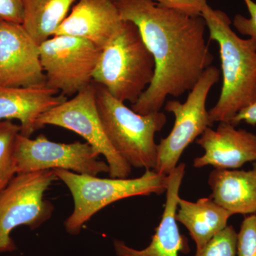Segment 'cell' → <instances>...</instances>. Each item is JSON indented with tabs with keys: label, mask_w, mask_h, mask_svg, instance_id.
<instances>
[{
	"label": "cell",
	"mask_w": 256,
	"mask_h": 256,
	"mask_svg": "<svg viewBox=\"0 0 256 256\" xmlns=\"http://www.w3.org/2000/svg\"><path fill=\"white\" fill-rule=\"evenodd\" d=\"M114 2L121 20L139 28L156 62L152 82L131 108L141 114L159 112L168 96L190 92L212 66L206 23L202 16L178 12L153 0Z\"/></svg>",
	"instance_id": "cell-1"
},
{
	"label": "cell",
	"mask_w": 256,
	"mask_h": 256,
	"mask_svg": "<svg viewBox=\"0 0 256 256\" xmlns=\"http://www.w3.org/2000/svg\"><path fill=\"white\" fill-rule=\"evenodd\" d=\"M210 38L218 44L223 84L220 98L210 111L215 122H232L254 102L256 94V42L239 37L228 15L207 5L202 14Z\"/></svg>",
	"instance_id": "cell-2"
},
{
	"label": "cell",
	"mask_w": 256,
	"mask_h": 256,
	"mask_svg": "<svg viewBox=\"0 0 256 256\" xmlns=\"http://www.w3.org/2000/svg\"><path fill=\"white\" fill-rule=\"evenodd\" d=\"M154 74V57L139 28L132 22L124 21L102 48L92 82L118 100L134 104L150 86Z\"/></svg>",
	"instance_id": "cell-3"
},
{
	"label": "cell",
	"mask_w": 256,
	"mask_h": 256,
	"mask_svg": "<svg viewBox=\"0 0 256 256\" xmlns=\"http://www.w3.org/2000/svg\"><path fill=\"white\" fill-rule=\"evenodd\" d=\"M94 84L99 116L114 150L131 166L156 170L158 144L154 138L166 124L165 114H138L105 88Z\"/></svg>",
	"instance_id": "cell-4"
},
{
	"label": "cell",
	"mask_w": 256,
	"mask_h": 256,
	"mask_svg": "<svg viewBox=\"0 0 256 256\" xmlns=\"http://www.w3.org/2000/svg\"><path fill=\"white\" fill-rule=\"evenodd\" d=\"M54 170L73 197V212L64 223L67 233L72 236L80 234L96 214L111 204L129 197L160 195L168 188V175L153 170H146L142 176L134 178H102L68 170Z\"/></svg>",
	"instance_id": "cell-5"
},
{
	"label": "cell",
	"mask_w": 256,
	"mask_h": 256,
	"mask_svg": "<svg viewBox=\"0 0 256 256\" xmlns=\"http://www.w3.org/2000/svg\"><path fill=\"white\" fill-rule=\"evenodd\" d=\"M56 180L54 170L18 174L0 194V255L16 250L11 237L15 228L34 230L50 220L54 207L44 194Z\"/></svg>",
	"instance_id": "cell-6"
},
{
	"label": "cell",
	"mask_w": 256,
	"mask_h": 256,
	"mask_svg": "<svg viewBox=\"0 0 256 256\" xmlns=\"http://www.w3.org/2000/svg\"><path fill=\"white\" fill-rule=\"evenodd\" d=\"M220 70L210 66L204 70L184 102L176 100L164 104V110L174 116V124L168 137L158 144L156 171L169 175L178 166L184 152L208 128L213 126L206 110L212 88L220 80Z\"/></svg>",
	"instance_id": "cell-7"
},
{
	"label": "cell",
	"mask_w": 256,
	"mask_h": 256,
	"mask_svg": "<svg viewBox=\"0 0 256 256\" xmlns=\"http://www.w3.org/2000/svg\"><path fill=\"white\" fill-rule=\"evenodd\" d=\"M40 128L54 126L77 133L104 156L111 178H128L132 166L114 150L108 138L96 104L95 84L90 85L38 118Z\"/></svg>",
	"instance_id": "cell-8"
},
{
	"label": "cell",
	"mask_w": 256,
	"mask_h": 256,
	"mask_svg": "<svg viewBox=\"0 0 256 256\" xmlns=\"http://www.w3.org/2000/svg\"><path fill=\"white\" fill-rule=\"evenodd\" d=\"M100 48L78 37L55 35L40 46L46 87L65 96H75L92 82Z\"/></svg>",
	"instance_id": "cell-9"
},
{
	"label": "cell",
	"mask_w": 256,
	"mask_h": 256,
	"mask_svg": "<svg viewBox=\"0 0 256 256\" xmlns=\"http://www.w3.org/2000/svg\"><path fill=\"white\" fill-rule=\"evenodd\" d=\"M100 156L86 142H56L44 134L32 140L20 133L15 140L16 174L56 169L92 176L109 173L108 164L99 160Z\"/></svg>",
	"instance_id": "cell-10"
},
{
	"label": "cell",
	"mask_w": 256,
	"mask_h": 256,
	"mask_svg": "<svg viewBox=\"0 0 256 256\" xmlns=\"http://www.w3.org/2000/svg\"><path fill=\"white\" fill-rule=\"evenodd\" d=\"M0 86L46 87L40 46L22 25L0 20Z\"/></svg>",
	"instance_id": "cell-11"
},
{
	"label": "cell",
	"mask_w": 256,
	"mask_h": 256,
	"mask_svg": "<svg viewBox=\"0 0 256 256\" xmlns=\"http://www.w3.org/2000/svg\"><path fill=\"white\" fill-rule=\"evenodd\" d=\"M196 143L204 153L194 160L196 168L212 166L215 169L236 170L256 161V134L236 129L230 122H220L216 130L207 128Z\"/></svg>",
	"instance_id": "cell-12"
},
{
	"label": "cell",
	"mask_w": 256,
	"mask_h": 256,
	"mask_svg": "<svg viewBox=\"0 0 256 256\" xmlns=\"http://www.w3.org/2000/svg\"><path fill=\"white\" fill-rule=\"evenodd\" d=\"M184 174L185 164L182 163L168 175L164 212L150 245L142 250H136L122 240H114L117 256H178L180 252H190L188 240L180 234L176 220L180 190Z\"/></svg>",
	"instance_id": "cell-13"
},
{
	"label": "cell",
	"mask_w": 256,
	"mask_h": 256,
	"mask_svg": "<svg viewBox=\"0 0 256 256\" xmlns=\"http://www.w3.org/2000/svg\"><path fill=\"white\" fill-rule=\"evenodd\" d=\"M122 22L114 0H78L54 36L84 38L102 50Z\"/></svg>",
	"instance_id": "cell-14"
},
{
	"label": "cell",
	"mask_w": 256,
	"mask_h": 256,
	"mask_svg": "<svg viewBox=\"0 0 256 256\" xmlns=\"http://www.w3.org/2000/svg\"><path fill=\"white\" fill-rule=\"evenodd\" d=\"M43 88L6 87L0 86V120L20 122V134L31 137L40 129L38 119L44 112L67 100L66 96Z\"/></svg>",
	"instance_id": "cell-15"
},
{
	"label": "cell",
	"mask_w": 256,
	"mask_h": 256,
	"mask_svg": "<svg viewBox=\"0 0 256 256\" xmlns=\"http://www.w3.org/2000/svg\"><path fill=\"white\" fill-rule=\"evenodd\" d=\"M208 182L210 198L233 215L256 213V161L248 171L214 169Z\"/></svg>",
	"instance_id": "cell-16"
},
{
	"label": "cell",
	"mask_w": 256,
	"mask_h": 256,
	"mask_svg": "<svg viewBox=\"0 0 256 256\" xmlns=\"http://www.w3.org/2000/svg\"><path fill=\"white\" fill-rule=\"evenodd\" d=\"M233 216L212 198H201L196 202L180 198L176 222L182 224L196 244V252L202 250L210 239L228 226Z\"/></svg>",
	"instance_id": "cell-17"
},
{
	"label": "cell",
	"mask_w": 256,
	"mask_h": 256,
	"mask_svg": "<svg viewBox=\"0 0 256 256\" xmlns=\"http://www.w3.org/2000/svg\"><path fill=\"white\" fill-rule=\"evenodd\" d=\"M22 25L38 46L54 35L76 0H22Z\"/></svg>",
	"instance_id": "cell-18"
},
{
	"label": "cell",
	"mask_w": 256,
	"mask_h": 256,
	"mask_svg": "<svg viewBox=\"0 0 256 256\" xmlns=\"http://www.w3.org/2000/svg\"><path fill=\"white\" fill-rule=\"evenodd\" d=\"M20 132V124L13 121L0 120V194L16 175L14 144Z\"/></svg>",
	"instance_id": "cell-19"
},
{
	"label": "cell",
	"mask_w": 256,
	"mask_h": 256,
	"mask_svg": "<svg viewBox=\"0 0 256 256\" xmlns=\"http://www.w3.org/2000/svg\"><path fill=\"white\" fill-rule=\"evenodd\" d=\"M237 234L232 226H227L194 256H237Z\"/></svg>",
	"instance_id": "cell-20"
},
{
	"label": "cell",
	"mask_w": 256,
	"mask_h": 256,
	"mask_svg": "<svg viewBox=\"0 0 256 256\" xmlns=\"http://www.w3.org/2000/svg\"><path fill=\"white\" fill-rule=\"evenodd\" d=\"M237 256H256V214L245 217L237 234Z\"/></svg>",
	"instance_id": "cell-21"
},
{
	"label": "cell",
	"mask_w": 256,
	"mask_h": 256,
	"mask_svg": "<svg viewBox=\"0 0 256 256\" xmlns=\"http://www.w3.org/2000/svg\"><path fill=\"white\" fill-rule=\"evenodd\" d=\"M165 8L192 16H202L207 0H153Z\"/></svg>",
	"instance_id": "cell-22"
},
{
	"label": "cell",
	"mask_w": 256,
	"mask_h": 256,
	"mask_svg": "<svg viewBox=\"0 0 256 256\" xmlns=\"http://www.w3.org/2000/svg\"><path fill=\"white\" fill-rule=\"evenodd\" d=\"M250 18L242 14L236 15L233 24L237 31L242 35L248 36L256 42V3L252 0H244Z\"/></svg>",
	"instance_id": "cell-23"
},
{
	"label": "cell",
	"mask_w": 256,
	"mask_h": 256,
	"mask_svg": "<svg viewBox=\"0 0 256 256\" xmlns=\"http://www.w3.org/2000/svg\"><path fill=\"white\" fill-rule=\"evenodd\" d=\"M0 18L4 21L20 24L23 20L22 0H0Z\"/></svg>",
	"instance_id": "cell-24"
},
{
	"label": "cell",
	"mask_w": 256,
	"mask_h": 256,
	"mask_svg": "<svg viewBox=\"0 0 256 256\" xmlns=\"http://www.w3.org/2000/svg\"><path fill=\"white\" fill-rule=\"evenodd\" d=\"M244 122L252 126L256 124V94L254 102L250 105L240 111L232 121V124L236 126L240 122Z\"/></svg>",
	"instance_id": "cell-25"
},
{
	"label": "cell",
	"mask_w": 256,
	"mask_h": 256,
	"mask_svg": "<svg viewBox=\"0 0 256 256\" xmlns=\"http://www.w3.org/2000/svg\"><path fill=\"white\" fill-rule=\"evenodd\" d=\"M0 20H1V18H0Z\"/></svg>",
	"instance_id": "cell-26"
}]
</instances>
